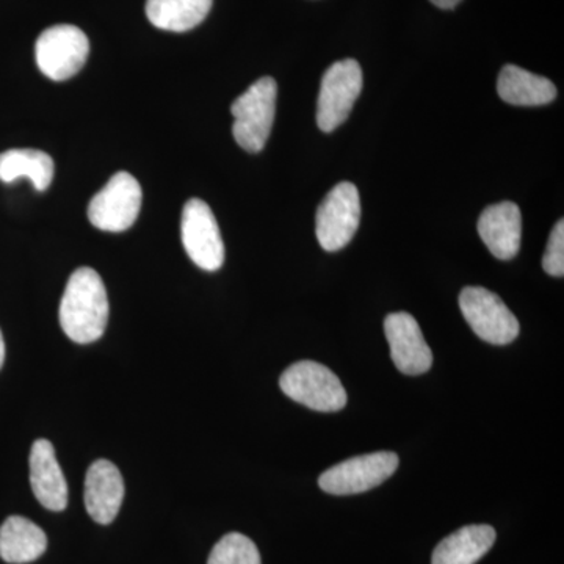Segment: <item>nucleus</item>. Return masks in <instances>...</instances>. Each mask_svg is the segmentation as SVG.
<instances>
[{
	"label": "nucleus",
	"mask_w": 564,
	"mask_h": 564,
	"mask_svg": "<svg viewBox=\"0 0 564 564\" xmlns=\"http://www.w3.org/2000/svg\"><path fill=\"white\" fill-rule=\"evenodd\" d=\"M54 172V161L43 151L9 150L0 154V181L6 184L28 177L36 192H44L50 188Z\"/></svg>",
	"instance_id": "obj_18"
},
{
	"label": "nucleus",
	"mask_w": 564,
	"mask_h": 564,
	"mask_svg": "<svg viewBox=\"0 0 564 564\" xmlns=\"http://www.w3.org/2000/svg\"><path fill=\"white\" fill-rule=\"evenodd\" d=\"M282 392L293 402L321 413H336L347 404V392L336 373L314 361L292 364L281 375Z\"/></svg>",
	"instance_id": "obj_3"
},
{
	"label": "nucleus",
	"mask_w": 564,
	"mask_h": 564,
	"mask_svg": "<svg viewBox=\"0 0 564 564\" xmlns=\"http://www.w3.org/2000/svg\"><path fill=\"white\" fill-rule=\"evenodd\" d=\"M47 536L39 525L11 516L0 527V558L10 564L35 562L46 552Z\"/></svg>",
	"instance_id": "obj_16"
},
{
	"label": "nucleus",
	"mask_w": 564,
	"mask_h": 564,
	"mask_svg": "<svg viewBox=\"0 0 564 564\" xmlns=\"http://www.w3.org/2000/svg\"><path fill=\"white\" fill-rule=\"evenodd\" d=\"M496 538L491 525L463 527L437 544L432 564H475L491 551Z\"/></svg>",
	"instance_id": "obj_15"
},
{
	"label": "nucleus",
	"mask_w": 564,
	"mask_h": 564,
	"mask_svg": "<svg viewBox=\"0 0 564 564\" xmlns=\"http://www.w3.org/2000/svg\"><path fill=\"white\" fill-rule=\"evenodd\" d=\"M3 361H6V343H3L2 332H0V369H2Z\"/></svg>",
	"instance_id": "obj_23"
},
{
	"label": "nucleus",
	"mask_w": 564,
	"mask_h": 564,
	"mask_svg": "<svg viewBox=\"0 0 564 564\" xmlns=\"http://www.w3.org/2000/svg\"><path fill=\"white\" fill-rule=\"evenodd\" d=\"M459 307L474 333L485 343L507 345L519 334V322L499 295L485 288H466Z\"/></svg>",
	"instance_id": "obj_9"
},
{
	"label": "nucleus",
	"mask_w": 564,
	"mask_h": 564,
	"mask_svg": "<svg viewBox=\"0 0 564 564\" xmlns=\"http://www.w3.org/2000/svg\"><path fill=\"white\" fill-rule=\"evenodd\" d=\"M361 221V199L351 182H340L325 196L317 210L315 232L325 251H339L355 237Z\"/></svg>",
	"instance_id": "obj_4"
},
{
	"label": "nucleus",
	"mask_w": 564,
	"mask_h": 564,
	"mask_svg": "<svg viewBox=\"0 0 564 564\" xmlns=\"http://www.w3.org/2000/svg\"><path fill=\"white\" fill-rule=\"evenodd\" d=\"M399 456L392 452L355 456L323 473L318 478V486L333 496L366 492L392 477L399 469Z\"/></svg>",
	"instance_id": "obj_8"
},
{
	"label": "nucleus",
	"mask_w": 564,
	"mask_h": 564,
	"mask_svg": "<svg viewBox=\"0 0 564 564\" xmlns=\"http://www.w3.org/2000/svg\"><path fill=\"white\" fill-rule=\"evenodd\" d=\"M214 0H147V17L154 28L187 32L206 20Z\"/></svg>",
	"instance_id": "obj_19"
},
{
	"label": "nucleus",
	"mask_w": 564,
	"mask_h": 564,
	"mask_svg": "<svg viewBox=\"0 0 564 564\" xmlns=\"http://www.w3.org/2000/svg\"><path fill=\"white\" fill-rule=\"evenodd\" d=\"M31 485L36 500L51 511L68 507V484L55 456L54 445L36 440L31 451Z\"/></svg>",
	"instance_id": "obj_14"
},
{
	"label": "nucleus",
	"mask_w": 564,
	"mask_h": 564,
	"mask_svg": "<svg viewBox=\"0 0 564 564\" xmlns=\"http://www.w3.org/2000/svg\"><path fill=\"white\" fill-rule=\"evenodd\" d=\"M362 90V69L352 58L336 62L323 76L317 102V124L323 132L339 128Z\"/></svg>",
	"instance_id": "obj_7"
},
{
	"label": "nucleus",
	"mask_w": 564,
	"mask_h": 564,
	"mask_svg": "<svg viewBox=\"0 0 564 564\" xmlns=\"http://www.w3.org/2000/svg\"><path fill=\"white\" fill-rule=\"evenodd\" d=\"M430 2H432L433 6H436L437 9L451 10L455 9L462 0H430Z\"/></svg>",
	"instance_id": "obj_22"
},
{
	"label": "nucleus",
	"mask_w": 564,
	"mask_h": 564,
	"mask_svg": "<svg viewBox=\"0 0 564 564\" xmlns=\"http://www.w3.org/2000/svg\"><path fill=\"white\" fill-rule=\"evenodd\" d=\"M58 317L63 332L74 343L91 344L101 339L109 322V299L96 270L82 267L70 274Z\"/></svg>",
	"instance_id": "obj_1"
},
{
	"label": "nucleus",
	"mask_w": 564,
	"mask_h": 564,
	"mask_svg": "<svg viewBox=\"0 0 564 564\" xmlns=\"http://www.w3.org/2000/svg\"><path fill=\"white\" fill-rule=\"evenodd\" d=\"M124 500V480L120 469L107 459L88 467L85 478V507L93 521L107 525L115 521Z\"/></svg>",
	"instance_id": "obj_12"
},
{
	"label": "nucleus",
	"mask_w": 564,
	"mask_h": 564,
	"mask_svg": "<svg viewBox=\"0 0 564 564\" xmlns=\"http://www.w3.org/2000/svg\"><path fill=\"white\" fill-rule=\"evenodd\" d=\"M478 234L492 256L510 261L522 240V215L518 204L505 202L486 207L478 218Z\"/></svg>",
	"instance_id": "obj_13"
},
{
	"label": "nucleus",
	"mask_w": 564,
	"mask_h": 564,
	"mask_svg": "<svg viewBox=\"0 0 564 564\" xmlns=\"http://www.w3.org/2000/svg\"><path fill=\"white\" fill-rule=\"evenodd\" d=\"M143 192L132 174H113L106 187L93 196L88 218L95 228L106 232H122L139 218Z\"/></svg>",
	"instance_id": "obj_6"
},
{
	"label": "nucleus",
	"mask_w": 564,
	"mask_h": 564,
	"mask_svg": "<svg viewBox=\"0 0 564 564\" xmlns=\"http://www.w3.org/2000/svg\"><path fill=\"white\" fill-rule=\"evenodd\" d=\"M207 564H262V562L261 554L250 538L242 533H229L212 549Z\"/></svg>",
	"instance_id": "obj_20"
},
{
	"label": "nucleus",
	"mask_w": 564,
	"mask_h": 564,
	"mask_svg": "<svg viewBox=\"0 0 564 564\" xmlns=\"http://www.w3.org/2000/svg\"><path fill=\"white\" fill-rule=\"evenodd\" d=\"M278 85L272 77H262L234 101V139L248 152H261L272 132L276 113Z\"/></svg>",
	"instance_id": "obj_2"
},
{
	"label": "nucleus",
	"mask_w": 564,
	"mask_h": 564,
	"mask_svg": "<svg viewBox=\"0 0 564 564\" xmlns=\"http://www.w3.org/2000/svg\"><path fill=\"white\" fill-rule=\"evenodd\" d=\"M182 245L188 258L206 272H217L225 262L223 243L217 218L209 204L192 198L185 203L181 218Z\"/></svg>",
	"instance_id": "obj_10"
},
{
	"label": "nucleus",
	"mask_w": 564,
	"mask_h": 564,
	"mask_svg": "<svg viewBox=\"0 0 564 564\" xmlns=\"http://www.w3.org/2000/svg\"><path fill=\"white\" fill-rule=\"evenodd\" d=\"M497 91L502 101L511 106H544L556 98L554 82L514 65H507L500 70Z\"/></svg>",
	"instance_id": "obj_17"
},
{
	"label": "nucleus",
	"mask_w": 564,
	"mask_h": 564,
	"mask_svg": "<svg viewBox=\"0 0 564 564\" xmlns=\"http://www.w3.org/2000/svg\"><path fill=\"white\" fill-rule=\"evenodd\" d=\"M90 54V41L76 25L61 24L47 29L36 40L35 55L44 76L63 82L76 76Z\"/></svg>",
	"instance_id": "obj_5"
},
{
	"label": "nucleus",
	"mask_w": 564,
	"mask_h": 564,
	"mask_svg": "<svg viewBox=\"0 0 564 564\" xmlns=\"http://www.w3.org/2000/svg\"><path fill=\"white\" fill-rule=\"evenodd\" d=\"M386 337L391 347V358L397 369L404 375L429 372L433 352L423 339L421 326L408 313L389 314L384 321Z\"/></svg>",
	"instance_id": "obj_11"
},
{
	"label": "nucleus",
	"mask_w": 564,
	"mask_h": 564,
	"mask_svg": "<svg viewBox=\"0 0 564 564\" xmlns=\"http://www.w3.org/2000/svg\"><path fill=\"white\" fill-rule=\"evenodd\" d=\"M543 269L551 276L562 278L564 274V221L560 220L552 229L545 247Z\"/></svg>",
	"instance_id": "obj_21"
}]
</instances>
